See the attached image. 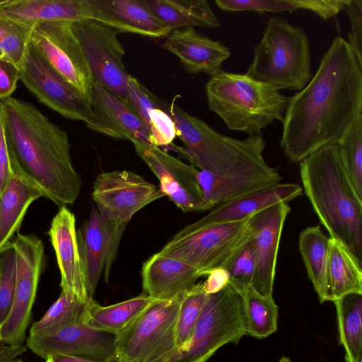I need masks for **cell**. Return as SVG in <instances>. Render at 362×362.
Returning <instances> with one entry per match:
<instances>
[{
	"instance_id": "f1b7e54d",
	"label": "cell",
	"mask_w": 362,
	"mask_h": 362,
	"mask_svg": "<svg viewBox=\"0 0 362 362\" xmlns=\"http://www.w3.org/2000/svg\"><path fill=\"white\" fill-rule=\"evenodd\" d=\"M42 197L39 189L13 173L0 195V249L11 242L30 205Z\"/></svg>"
},
{
	"instance_id": "b9f144b4",
	"label": "cell",
	"mask_w": 362,
	"mask_h": 362,
	"mask_svg": "<svg viewBox=\"0 0 362 362\" xmlns=\"http://www.w3.org/2000/svg\"><path fill=\"white\" fill-rule=\"evenodd\" d=\"M342 10L351 24L347 42L362 64V0H346Z\"/></svg>"
},
{
	"instance_id": "6da1fadb",
	"label": "cell",
	"mask_w": 362,
	"mask_h": 362,
	"mask_svg": "<svg viewBox=\"0 0 362 362\" xmlns=\"http://www.w3.org/2000/svg\"><path fill=\"white\" fill-rule=\"evenodd\" d=\"M362 115V64L346 40L335 37L308 83L288 97L280 146L298 163L337 144Z\"/></svg>"
},
{
	"instance_id": "ffe728a7",
	"label": "cell",
	"mask_w": 362,
	"mask_h": 362,
	"mask_svg": "<svg viewBox=\"0 0 362 362\" xmlns=\"http://www.w3.org/2000/svg\"><path fill=\"white\" fill-rule=\"evenodd\" d=\"M86 19L117 33L164 37L171 32L148 7L146 0H84Z\"/></svg>"
},
{
	"instance_id": "ba28073f",
	"label": "cell",
	"mask_w": 362,
	"mask_h": 362,
	"mask_svg": "<svg viewBox=\"0 0 362 362\" xmlns=\"http://www.w3.org/2000/svg\"><path fill=\"white\" fill-rule=\"evenodd\" d=\"M250 217L207 227L182 236H173L158 252L192 267L200 277L214 269L228 270L233 261L250 241Z\"/></svg>"
},
{
	"instance_id": "f907efd6",
	"label": "cell",
	"mask_w": 362,
	"mask_h": 362,
	"mask_svg": "<svg viewBox=\"0 0 362 362\" xmlns=\"http://www.w3.org/2000/svg\"><path fill=\"white\" fill-rule=\"evenodd\" d=\"M1 325L0 324V342H1Z\"/></svg>"
},
{
	"instance_id": "681fc988",
	"label": "cell",
	"mask_w": 362,
	"mask_h": 362,
	"mask_svg": "<svg viewBox=\"0 0 362 362\" xmlns=\"http://www.w3.org/2000/svg\"><path fill=\"white\" fill-rule=\"evenodd\" d=\"M13 362H23V360L21 358H18L15 361H13Z\"/></svg>"
},
{
	"instance_id": "f6af8a7d",
	"label": "cell",
	"mask_w": 362,
	"mask_h": 362,
	"mask_svg": "<svg viewBox=\"0 0 362 362\" xmlns=\"http://www.w3.org/2000/svg\"><path fill=\"white\" fill-rule=\"evenodd\" d=\"M206 280L203 282L205 291L208 294L216 293L226 287L230 280V274L225 268L212 270L206 276Z\"/></svg>"
},
{
	"instance_id": "ee69618b",
	"label": "cell",
	"mask_w": 362,
	"mask_h": 362,
	"mask_svg": "<svg viewBox=\"0 0 362 362\" xmlns=\"http://www.w3.org/2000/svg\"><path fill=\"white\" fill-rule=\"evenodd\" d=\"M13 175L9 153L0 114V195Z\"/></svg>"
},
{
	"instance_id": "4dcf8cb0",
	"label": "cell",
	"mask_w": 362,
	"mask_h": 362,
	"mask_svg": "<svg viewBox=\"0 0 362 362\" xmlns=\"http://www.w3.org/2000/svg\"><path fill=\"white\" fill-rule=\"evenodd\" d=\"M155 300L143 293L107 306H102L93 300L86 324L93 329L118 336L127 330Z\"/></svg>"
},
{
	"instance_id": "74e56055",
	"label": "cell",
	"mask_w": 362,
	"mask_h": 362,
	"mask_svg": "<svg viewBox=\"0 0 362 362\" xmlns=\"http://www.w3.org/2000/svg\"><path fill=\"white\" fill-rule=\"evenodd\" d=\"M337 144L348 179L362 199V115Z\"/></svg>"
},
{
	"instance_id": "7a4b0ae2",
	"label": "cell",
	"mask_w": 362,
	"mask_h": 362,
	"mask_svg": "<svg viewBox=\"0 0 362 362\" xmlns=\"http://www.w3.org/2000/svg\"><path fill=\"white\" fill-rule=\"evenodd\" d=\"M0 114L13 173L59 208L73 204L82 180L72 163L67 133L35 106L18 98L0 100Z\"/></svg>"
},
{
	"instance_id": "8fae6325",
	"label": "cell",
	"mask_w": 362,
	"mask_h": 362,
	"mask_svg": "<svg viewBox=\"0 0 362 362\" xmlns=\"http://www.w3.org/2000/svg\"><path fill=\"white\" fill-rule=\"evenodd\" d=\"M164 196L158 187L127 170L99 174L92 193L101 218L125 228L136 212Z\"/></svg>"
},
{
	"instance_id": "30bf717a",
	"label": "cell",
	"mask_w": 362,
	"mask_h": 362,
	"mask_svg": "<svg viewBox=\"0 0 362 362\" xmlns=\"http://www.w3.org/2000/svg\"><path fill=\"white\" fill-rule=\"evenodd\" d=\"M16 253V284L11 312L1 325V342L22 345L25 338L37 286L45 263L42 240L19 233L13 241Z\"/></svg>"
},
{
	"instance_id": "d6a6232c",
	"label": "cell",
	"mask_w": 362,
	"mask_h": 362,
	"mask_svg": "<svg viewBox=\"0 0 362 362\" xmlns=\"http://www.w3.org/2000/svg\"><path fill=\"white\" fill-rule=\"evenodd\" d=\"M346 0H216V6L228 12L280 13L298 9L310 11L322 19L337 15Z\"/></svg>"
},
{
	"instance_id": "60d3db41",
	"label": "cell",
	"mask_w": 362,
	"mask_h": 362,
	"mask_svg": "<svg viewBox=\"0 0 362 362\" xmlns=\"http://www.w3.org/2000/svg\"><path fill=\"white\" fill-rule=\"evenodd\" d=\"M229 282L252 284L255 272V259L252 247L249 241L240 251L228 269Z\"/></svg>"
},
{
	"instance_id": "c3c4849f",
	"label": "cell",
	"mask_w": 362,
	"mask_h": 362,
	"mask_svg": "<svg viewBox=\"0 0 362 362\" xmlns=\"http://www.w3.org/2000/svg\"><path fill=\"white\" fill-rule=\"evenodd\" d=\"M278 362H292L288 357H282Z\"/></svg>"
},
{
	"instance_id": "1f68e13d",
	"label": "cell",
	"mask_w": 362,
	"mask_h": 362,
	"mask_svg": "<svg viewBox=\"0 0 362 362\" xmlns=\"http://www.w3.org/2000/svg\"><path fill=\"white\" fill-rule=\"evenodd\" d=\"M240 295L246 328V334L263 339L277 329L278 306L273 296L259 293L250 284L228 282Z\"/></svg>"
},
{
	"instance_id": "2e32d148",
	"label": "cell",
	"mask_w": 362,
	"mask_h": 362,
	"mask_svg": "<svg viewBox=\"0 0 362 362\" xmlns=\"http://www.w3.org/2000/svg\"><path fill=\"white\" fill-rule=\"evenodd\" d=\"M132 143L138 156L158 177L159 188L165 196L184 212L202 211L204 194L196 167L159 147L137 141Z\"/></svg>"
},
{
	"instance_id": "f546056e",
	"label": "cell",
	"mask_w": 362,
	"mask_h": 362,
	"mask_svg": "<svg viewBox=\"0 0 362 362\" xmlns=\"http://www.w3.org/2000/svg\"><path fill=\"white\" fill-rule=\"evenodd\" d=\"M148 7L172 30L182 28H218L221 23L206 0H146Z\"/></svg>"
},
{
	"instance_id": "7402d4cb",
	"label": "cell",
	"mask_w": 362,
	"mask_h": 362,
	"mask_svg": "<svg viewBox=\"0 0 362 362\" xmlns=\"http://www.w3.org/2000/svg\"><path fill=\"white\" fill-rule=\"evenodd\" d=\"M303 192L302 187L297 183L280 182L266 189L215 206L206 215L187 225L174 236H182L207 227L245 219L276 203H288L301 196Z\"/></svg>"
},
{
	"instance_id": "5bb4252c",
	"label": "cell",
	"mask_w": 362,
	"mask_h": 362,
	"mask_svg": "<svg viewBox=\"0 0 362 362\" xmlns=\"http://www.w3.org/2000/svg\"><path fill=\"white\" fill-rule=\"evenodd\" d=\"M30 43L49 66L88 97L93 76L71 22L33 26Z\"/></svg>"
},
{
	"instance_id": "52a82bcc",
	"label": "cell",
	"mask_w": 362,
	"mask_h": 362,
	"mask_svg": "<svg viewBox=\"0 0 362 362\" xmlns=\"http://www.w3.org/2000/svg\"><path fill=\"white\" fill-rule=\"evenodd\" d=\"M246 334L240 295L228 284L209 294L188 346L151 362H206L221 346L237 344Z\"/></svg>"
},
{
	"instance_id": "603a6c76",
	"label": "cell",
	"mask_w": 362,
	"mask_h": 362,
	"mask_svg": "<svg viewBox=\"0 0 362 362\" xmlns=\"http://www.w3.org/2000/svg\"><path fill=\"white\" fill-rule=\"evenodd\" d=\"M163 46L176 56L185 70L192 74L204 73L211 76L221 70L222 63L230 56L226 46L193 28L172 30Z\"/></svg>"
},
{
	"instance_id": "44dd1931",
	"label": "cell",
	"mask_w": 362,
	"mask_h": 362,
	"mask_svg": "<svg viewBox=\"0 0 362 362\" xmlns=\"http://www.w3.org/2000/svg\"><path fill=\"white\" fill-rule=\"evenodd\" d=\"M47 233L60 272L62 291L85 301L93 300L87 289L78 243L75 215L67 206L59 208Z\"/></svg>"
},
{
	"instance_id": "3957f363",
	"label": "cell",
	"mask_w": 362,
	"mask_h": 362,
	"mask_svg": "<svg viewBox=\"0 0 362 362\" xmlns=\"http://www.w3.org/2000/svg\"><path fill=\"white\" fill-rule=\"evenodd\" d=\"M304 191L320 223L362 262V199L351 186L337 144L323 146L300 162Z\"/></svg>"
},
{
	"instance_id": "8992f818",
	"label": "cell",
	"mask_w": 362,
	"mask_h": 362,
	"mask_svg": "<svg viewBox=\"0 0 362 362\" xmlns=\"http://www.w3.org/2000/svg\"><path fill=\"white\" fill-rule=\"evenodd\" d=\"M235 158L225 172L214 173L197 170L202 189V211L273 187L281 182L276 168L268 165L264 157L266 142L262 134L245 139L232 138Z\"/></svg>"
},
{
	"instance_id": "9a60e30c",
	"label": "cell",
	"mask_w": 362,
	"mask_h": 362,
	"mask_svg": "<svg viewBox=\"0 0 362 362\" xmlns=\"http://www.w3.org/2000/svg\"><path fill=\"white\" fill-rule=\"evenodd\" d=\"M170 113L176 135L186 146L187 158L194 167L221 173L232 165L235 151L231 137L219 134L177 105H170Z\"/></svg>"
},
{
	"instance_id": "836d02e7",
	"label": "cell",
	"mask_w": 362,
	"mask_h": 362,
	"mask_svg": "<svg viewBox=\"0 0 362 362\" xmlns=\"http://www.w3.org/2000/svg\"><path fill=\"white\" fill-rule=\"evenodd\" d=\"M329 237L322 230L320 225L308 227L298 237V249L308 276L321 303L327 301L326 267Z\"/></svg>"
},
{
	"instance_id": "bcb514c9",
	"label": "cell",
	"mask_w": 362,
	"mask_h": 362,
	"mask_svg": "<svg viewBox=\"0 0 362 362\" xmlns=\"http://www.w3.org/2000/svg\"><path fill=\"white\" fill-rule=\"evenodd\" d=\"M25 351L23 345H0V362H13Z\"/></svg>"
},
{
	"instance_id": "484cf974",
	"label": "cell",
	"mask_w": 362,
	"mask_h": 362,
	"mask_svg": "<svg viewBox=\"0 0 362 362\" xmlns=\"http://www.w3.org/2000/svg\"><path fill=\"white\" fill-rule=\"evenodd\" d=\"M0 17L30 28L86 19L84 0H6L0 5Z\"/></svg>"
},
{
	"instance_id": "9c48e42d",
	"label": "cell",
	"mask_w": 362,
	"mask_h": 362,
	"mask_svg": "<svg viewBox=\"0 0 362 362\" xmlns=\"http://www.w3.org/2000/svg\"><path fill=\"white\" fill-rule=\"evenodd\" d=\"M184 293L156 300L117 336L115 362H151L175 349V327Z\"/></svg>"
},
{
	"instance_id": "e0dca14e",
	"label": "cell",
	"mask_w": 362,
	"mask_h": 362,
	"mask_svg": "<svg viewBox=\"0 0 362 362\" xmlns=\"http://www.w3.org/2000/svg\"><path fill=\"white\" fill-rule=\"evenodd\" d=\"M291 211L287 202H279L250 217V242L255 259L251 286L259 293L273 296L277 256L284 223Z\"/></svg>"
},
{
	"instance_id": "4316f807",
	"label": "cell",
	"mask_w": 362,
	"mask_h": 362,
	"mask_svg": "<svg viewBox=\"0 0 362 362\" xmlns=\"http://www.w3.org/2000/svg\"><path fill=\"white\" fill-rule=\"evenodd\" d=\"M327 301L362 294V262L339 240L329 237L326 267Z\"/></svg>"
},
{
	"instance_id": "ab89813d",
	"label": "cell",
	"mask_w": 362,
	"mask_h": 362,
	"mask_svg": "<svg viewBox=\"0 0 362 362\" xmlns=\"http://www.w3.org/2000/svg\"><path fill=\"white\" fill-rule=\"evenodd\" d=\"M16 284V253L13 241L0 249V324L13 306Z\"/></svg>"
},
{
	"instance_id": "f35d334b",
	"label": "cell",
	"mask_w": 362,
	"mask_h": 362,
	"mask_svg": "<svg viewBox=\"0 0 362 362\" xmlns=\"http://www.w3.org/2000/svg\"><path fill=\"white\" fill-rule=\"evenodd\" d=\"M33 28L0 17V60L21 69L30 44Z\"/></svg>"
},
{
	"instance_id": "5b68a950",
	"label": "cell",
	"mask_w": 362,
	"mask_h": 362,
	"mask_svg": "<svg viewBox=\"0 0 362 362\" xmlns=\"http://www.w3.org/2000/svg\"><path fill=\"white\" fill-rule=\"evenodd\" d=\"M253 50V59L245 74L277 90H300L313 76L307 34L281 17L268 19Z\"/></svg>"
},
{
	"instance_id": "4fadbf2b",
	"label": "cell",
	"mask_w": 362,
	"mask_h": 362,
	"mask_svg": "<svg viewBox=\"0 0 362 362\" xmlns=\"http://www.w3.org/2000/svg\"><path fill=\"white\" fill-rule=\"evenodd\" d=\"M20 74L24 86L45 105L69 119L85 124L90 119L92 110L88 97L49 66L31 43Z\"/></svg>"
},
{
	"instance_id": "7c38bea8",
	"label": "cell",
	"mask_w": 362,
	"mask_h": 362,
	"mask_svg": "<svg viewBox=\"0 0 362 362\" xmlns=\"http://www.w3.org/2000/svg\"><path fill=\"white\" fill-rule=\"evenodd\" d=\"M93 80L127 103L129 74L124 64L125 50L113 29L90 19L71 23Z\"/></svg>"
},
{
	"instance_id": "cb8c5ba5",
	"label": "cell",
	"mask_w": 362,
	"mask_h": 362,
	"mask_svg": "<svg viewBox=\"0 0 362 362\" xmlns=\"http://www.w3.org/2000/svg\"><path fill=\"white\" fill-rule=\"evenodd\" d=\"M199 273L190 265L157 252L141 268L143 293L154 300L173 299L196 285Z\"/></svg>"
},
{
	"instance_id": "8d00e7d4",
	"label": "cell",
	"mask_w": 362,
	"mask_h": 362,
	"mask_svg": "<svg viewBox=\"0 0 362 362\" xmlns=\"http://www.w3.org/2000/svg\"><path fill=\"white\" fill-rule=\"evenodd\" d=\"M208 296L203 282L184 293L175 327V349L183 350L188 346Z\"/></svg>"
},
{
	"instance_id": "d4e9b609",
	"label": "cell",
	"mask_w": 362,
	"mask_h": 362,
	"mask_svg": "<svg viewBox=\"0 0 362 362\" xmlns=\"http://www.w3.org/2000/svg\"><path fill=\"white\" fill-rule=\"evenodd\" d=\"M127 104L147 129L153 146L161 148L172 144L177 135L170 105L131 75L127 82Z\"/></svg>"
},
{
	"instance_id": "277c9868",
	"label": "cell",
	"mask_w": 362,
	"mask_h": 362,
	"mask_svg": "<svg viewBox=\"0 0 362 362\" xmlns=\"http://www.w3.org/2000/svg\"><path fill=\"white\" fill-rule=\"evenodd\" d=\"M205 90L209 109L229 130L252 136L283 122L288 98L246 74L221 70L210 76Z\"/></svg>"
},
{
	"instance_id": "d6986e66",
	"label": "cell",
	"mask_w": 362,
	"mask_h": 362,
	"mask_svg": "<svg viewBox=\"0 0 362 362\" xmlns=\"http://www.w3.org/2000/svg\"><path fill=\"white\" fill-rule=\"evenodd\" d=\"M88 98L92 117L85 124L88 128L115 139L153 146L147 129L129 106L95 80Z\"/></svg>"
},
{
	"instance_id": "e575fe53",
	"label": "cell",
	"mask_w": 362,
	"mask_h": 362,
	"mask_svg": "<svg viewBox=\"0 0 362 362\" xmlns=\"http://www.w3.org/2000/svg\"><path fill=\"white\" fill-rule=\"evenodd\" d=\"M333 303L346 361L362 362V294H349Z\"/></svg>"
},
{
	"instance_id": "ac0fdd59",
	"label": "cell",
	"mask_w": 362,
	"mask_h": 362,
	"mask_svg": "<svg viewBox=\"0 0 362 362\" xmlns=\"http://www.w3.org/2000/svg\"><path fill=\"white\" fill-rule=\"evenodd\" d=\"M117 335L90 327L86 323L63 328L43 336H30L27 347L40 357L61 353L95 362H115Z\"/></svg>"
},
{
	"instance_id": "d590c367",
	"label": "cell",
	"mask_w": 362,
	"mask_h": 362,
	"mask_svg": "<svg viewBox=\"0 0 362 362\" xmlns=\"http://www.w3.org/2000/svg\"><path fill=\"white\" fill-rule=\"evenodd\" d=\"M76 296L61 292L57 300L30 329V336L51 334L63 328L86 323L90 303Z\"/></svg>"
},
{
	"instance_id": "816d5d0a",
	"label": "cell",
	"mask_w": 362,
	"mask_h": 362,
	"mask_svg": "<svg viewBox=\"0 0 362 362\" xmlns=\"http://www.w3.org/2000/svg\"><path fill=\"white\" fill-rule=\"evenodd\" d=\"M6 0H0V5L3 4Z\"/></svg>"
},
{
	"instance_id": "7dc6e473",
	"label": "cell",
	"mask_w": 362,
	"mask_h": 362,
	"mask_svg": "<svg viewBox=\"0 0 362 362\" xmlns=\"http://www.w3.org/2000/svg\"><path fill=\"white\" fill-rule=\"evenodd\" d=\"M45 362H95L82 357L54 353L45 358Z\"/></svg>"
},
{
	"instance_id": "7bdbcfd3",
	"label": "cell",
	"mask_w": 362,
	"mask_h": 362,
	"mask_svg": "<svg viewBox=\"0 0 362 362\" xmlns=\"http://www.w3.org/2000/svg\"><path fill=\"white\" fill-rule=\"evenodd\" d=\"M19 80L20 69L9 62L0 60V100L11 97Z\"/></svg>"
},
{
	"instance_id": "83f0119b",
	"label": "cell",
	"mask_w": 362,
	"mask_h": 362,
	"mask_svg": "<svg viewBox=\"0 0 362 362\" xmlns=\"http://www.w3.org/2000/svg\"><path fill=\"white\" fill-rule=\"evenodd\" d=\"M77 238L86 286L93 298L103 272L108 253V235L96 208L77 231Z\"/></svg>"
}]
</instances>
